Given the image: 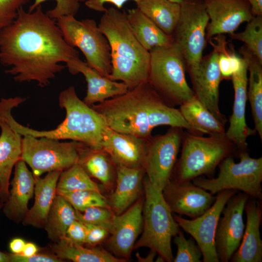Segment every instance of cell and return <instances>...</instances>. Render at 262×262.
<instances>
[{
  "label": "cell",
  "mask_w": 262,
  "mask_h": 262,
  "mask_svg": "<svg viewBox=\"0 0 262 262\" xmlns=\"http://www.w3.org/2000/svg\"><path fill=\"white\" fill-rule=\"evenodd\" d=\"M56 194L62 196L74 208L83 212L92 207H102L110 208L108 199L101 192L91 190H84L73 192H57Z\"/></svg>",
  "instance_id": "obj_37"
},
{
  "label": "cell",
  "mask_w": 262,
  "mask_h": 262,
  "mask_svg": "<svg viewBox=\"0 0 262 262\" xmlns=\"http://www.w3.org/2000/svg\"><path fill=\"white\" fill-rule=\"evenodd\" d=\"M195 95L205 107L220 122L225 124L227 119L219 107V87L223 80L215 49L203 56L198 68L189 73Z\"/></svg>",
  "instance_id": "obj_16"
},
{
  "label": "cell",
  "mask_w": 262,
  "mask_h": 262,
  "mask_svg": "<svg viewBox=\"0 0 262 262\" xmlns=\"http://www.w3.org/2000/svg\"><path fill=\"white\" fill-rule=\"evenodd\" d=\"M26 243L25 241L22 238H14L9 244L10 250L12 253L16 254H21Z\"/></svg>",
  "instance_id": "obj_46"
},
{
  "label": "cell",
  "mask_w": 262,
  "mask_h": 262,
  "mask_svg": "<svg viewBox=\"0 0 262 262\" xmlns=\"http://www.w3.org/2000/svg\"><path fill=\"white\" fill-rule=\"evenodd\" d=\"M174 243L177 246V251L173 259L174 262H201L202 254L199 246L193 238L186 239L181 229L174 237Z\"/></svg>",
  "instance_id": "obj_39"
},
{
  "label": "cell",
  "mask_w": 262,
  "mask_h": 262,
  "mask_svg": "<svg viewBox=\"0 0 262 262\" xmlns=\"http://www.w3.org/2000/svg\"><path fill=\"white\" fill-rule=\"evenodd\" d=\"M179 110L185 120L198 133L209 135L225 133V125L218 121L195 95L180 105Z\"/></svg>",
  "instance_id": "obj_32"
},
{
  "label": "cell",
  "mask_w": 262,
  "mask_h": 262,
  "mask_svg": "<svg viewBox=\"0 0 262 262\" xmlns=\"http://www.w3.org/2000/svg\"><path fill=\"white\" fill-rule=\"evenodd\" d=\"M169 0L174 2L178 3L180 4L183 1V0Z\"/></svg>",
  "instance_id": "obj_52"
},
{
  "label": "cell",
  "mask_w": 262,
  "mask_h": 262,
  "mask_svg": "<svg viewBox=\"0 0 262 262\" xmlns=\"http://www.w3.org/2000/svg\"><path fill=\"white\" fill-rule=\"evenodd\" d=\"M76 219L81 222L101 226L108 229L110 233L116 216L111 209L98 206L88 208L83 212L76 210Z\"/></svg>",
  "instance_id": "obj_38"
},
{
  "label": "cell",
  "mask_w": 262,
  "mask_h": 262,
  "mask_svg": "<svg viewBox=\"0 0 262 262\" xmlns=\"http://www.w3.org/2000/svg\"><path fill=\"white\" fill-rule=\"evenodd\" d=\"M38 252V247L34 243L29 242L26 243L22 253V255L26 257L31 256Z\"/></svg>",
  "instance_id": "obj_48"
},
{
  "label": "cell",
  "mask_w": 262,
  "mask_h": 262,
  "mask_svg": "<svg viewBox=\"0 0 262 262\" xmlns=\"http://www.w3.org/2000/svg\"><path fill=\"white\" fill-rule=\"evenodd\" d=\"M146 139L119 132L108 127L101 148L110 156L116 166L130 168L143 166Z\"/></svg>",
  "instance_id": "obj_21"
},
{
  "label": "cell",
  "mask_w": 262,
  "mask_h": 262,
  "mask_svg": "<svg viewBox=\"0 0 262 262\" xmlns=\"http://www.w3.org/2000/svg\"><path fill=\"white\" fill-rule=\"evenodd\" d=\"M0 196L4 203L9 195V180L13 167L21 159L22 138L0 115Z\"/></svg>",
  "instance_id": "obj_25"
},
{
  "label": "cell",
  "mask_w": 262,
  "mask_h": 262,
  "mask_svg": "<svg viewBox=\"0 0 262 262\" xmlns=\"http://www.w3.org/2000/svg\"><path fill=\"white\" fill-rule=\"evenodd\" d=\"M29 0H0V32L16 18L18 11Z\"/></svg>",
  "instance_id": "obj_41"
},
{
  "label": "cell",
  "mask_w": 262,
  "mask_h": 262,
  "mask_svg": "<svg viewBox=\"0 0 262 262\" xmlns=\"http://www.w3.org/2000/svg\"><path fill=\"white\" fill-rule=\"evenodd\" d=\"M155 262H165V261H164V259L162 257L158 255V257L156 259Z\"/></svg>",
  "instance_id": "obj_51"
},
{
  "label": "cell",
  "mask_w": 262,
  "mask_h": 262,
  "mask_svg": "<svg viewBox=\"0 0 262 262\" xmlns=\"http://www.w3.org/2000/svg\"><path fill=\"white\" fill-rule=\"evenodd\" d=\"M90 106L102 117L108 127L119 132L147 138L154 128L168 125L198 133L179 109L168 105L148 82Z\"/></svg>",
  "instance_id": "obj_2"
},
{
  "label": "cell",
  "mask_w": 262,
  "mask_h": 262,
  "mask_svg": "<svg viewBox=\"0 0 262 262\" xmlns=\"http://www.w3.org/2000/svg\"><path fill=\"white\" fill-rule=\"evenodd\" d=\"M66 43L79 49L86 63L107 77L112 70L111 49L108 41L93 19H77L68 15L56 20Z\"/></svg>",
  "instance_id": "obj_9"
},
{
  "label": "cell",
  "mask_w": 262,
  "mask_h": 262,
  "mask_svg": "<svg viewBox=\"0 0 262 262\" xmlns=\"http://www.w3.org/2000/svg\"><path fill=\"white\" fill-rule=\"evenodd\" d=\"M249 196L241 192L228 200L220 217L215 235V249L219 262L230 261L238 248L245 228L243 219L246 202Z\"/></svg>",
  "instance_id": "obj_14"
},
{
  "label": "cell",
  "mask_w": 262,
  "mask_h": 262,
  "mask_svg": "<svg viewBox=\"0 0 262 262\" xmlns=\"http://www.w3.org/2000/svg\"><path fill=\"white\" fill-rule=\"evenodd\" d=\"M10 262H61L63 260L52 253H36L26 257L21 254L9 253Z\"/></svg>",
  "instance_id": "obj_43"
},
{
  "label": "cell",
  "mask_w": 262,
  "mask_h": 262,
  "mask_svg": "<svg viewBox=\"0 0 262 262\" xmlns=\"http://www.w3.org/2000/svg\"><path fill=\"white\" fill-rule=\"evenodd\" d=\"M84 190L100 192L98 185L78 163L61 172L57 184V192Z\"/></svg>",
  "instance_id": "obj_35"
},
{
  "label": "cell",
  "mask_w": 262,
  "mask_h": 262,
  "mask_svg": "<svg viewBox=\"0 0 262 262\" xmlns=\"http://www.w3.org/2000/svg\"><path fill=\"white\" fill-rule=\"evenodd\" d=\"M78 164L91 178L98 180L108 193L113 191L116 166L105 150L84 144L80 151Z\"/></svg>",
  "instance_id": "obj_27"
},
{
  "label": "cell",
  "mask_w": 262,
  "mask_h": 262,
  "mask_svg": "<svg viewBox=\"0 0 262 262\" xmlns=\"http://www.w3.org/2000/svg\"><path fill=\"white\" fill-rule=\"evenodd\" d=\"M251 5L253 16H262V0H247Z\"/></svg>",
  "instance_id": "obj_47"
},
{
  "label": "cell",
  "mask_w": 262,
  "mask_h": 262,
  "mask_svg": "<svg viewBox=\"0 0 262 262\" xmlns=\"http://www.w3.org/2000/svg\"><path fill=\"white\" fill-rule=\"evenodd\" d=\"M162 194L172 213L192 219L203 214L215 200L213 195L192 181L178 183L170 179L162 190Z\"/></svg>",
  "instance_id": "obj_15"
},
{
  "label": "cell",
  "mask_w": 262,
  "mask_h": 262,
  "mask_svg": "<svg viewBox=\"0 0 262 262\" xmlns=\"http://www.w3.org/2000/svg\"><path fill=\"white\" fill-rule=\"evenodd\" d=\"M215 40L214 43L211 39L209 42L217 53L218 63L223 79H231L233 74L241 67L243 57H240L235 52L233 46H228L226 36L219 34L212 38Z\"/></svg>",
  "instance_id": "obj_34"
},
{
  "label": "cell",
  "mask_w": 262,
  "mask_h": 262,
  "mask_svg": "<svg viewBox=\"0 0 262 262\" xmlns=\"http://www.w3.org/2000/svg\"><path fill=\"white\" fill-rule=\"evenodd\" d=\"M252 198L247 200L244 211L246 214V223L241 244L233 254L232 262H262V241L260 225L262 218V203Z\"/></svg>",
  "instance_id": "obj_23"
},
{
  "label": "cell",
  "mask_w": 262,
  "mask_h": 262,
  "mask_svg": "<svg viewBox=\"0 0 262 262\" xmlns=\"http://www.w3.org/2000/svg\"><path fill=\"white\" fill-rule=\"evenodd\" d=\"M209 21L203 0H183L172 37L183 56L189 73L198 68L203 57Z\"/></svg>",
  "instance_id": "obj_10"
},
{
  "label": "cell",
  "mask_w": 262,
  "mask_h": 262,
  "mask_svg": "<svg viewBox=\"0 0 262 262\" xmlns=\"http://www.w3.org/2000/svg\"><path fill=\"white\" fill-rule=\"evenodd\" d=\"M126 13L133 34L146 50L149 51L173 43L172 36L163 32L137 7L128 10Z\"/></svg>",
  "instance_id": "obj_28"
},
{
  "label": "cell",
  "mask_w": 262,
  "mask_h": 262,
  "mask_svg": "<svg viewBox=\"0 0 262 262\" xmlns=\"http://www.w3.org/2000/svg\"><path fill=\"white\" fill-rule=\"evenodd\" d=\"M86 235V228L81 221L76 220L69 226L66 237L71 241L81 245H84Z\"/></svg>",
  "instance_id": "obj_44"
},
{
  "label": "cell",
  "mask_w": 262,
  "mask_h": 262,
  "mask_svg": "<svg viewBox=\"0 0 262 262\" xmlns=\"http://www.w3.org/2000/svg\"><path fill=\"white\" fill-rule=\"evenodd\" d=\"M56 20L41 4L26 12L19 8L16 19L0 32V62L10 68L5 72L19 82L35 81L44 87L79 53L65 41Z\"/></svg>",
  "instance_id": "obj_1"
},
{
  "label": "cell",
  "mask_w": 262,
  "mask_h": 262,
  "mask_svg": "<svg viewBox=\"0 0 262 262\" xmlns=\"http://www.w3.org/2000/svg\"><path fill=\"white\" fill-rule=\"evenodd\" d=\"M14 177L3 212L11 220L18 222L23 220L28 211V203L34 195L35 178L21 159L15 165Z\"/></svg>",
  "instance_id": "obj_24"
},
{
  "label": "cell",
  "mask_w": 262,
  "mask_h": 262,
  "mask_svg": "<svg viewBox=\"0 0 262 262\" xmlns=\"http://www.w3.org/2000/svg\"><path fill=\"white\" fill-rule=\"evenodd\" d=\"M150 52L148 82L169 105H181L195 93L185 78L186 66L179 48L173 43L153 49Z\"/></svg>",
  "instance_id": "obj_7"
},
{
  "label": "cell",
  "mask_w": 262,
  "mask_h": 262,
  "mask_svg": "<svg viewBox=\"0 0 262 262\" xmlns=\"http://www.w3.org/2000/svg\"><path fill=\"white\" fill-rule=\"evenodd\" d=\"M86 0H77L79 2L80 1H85Z\"/></svg>",
  "instance_id": "obj_54"
},
{
  "label": "cell",
  "mask_w": 262,
  "mask_h": 262,
  "mask_svg": "<svg viewBox=\"0 0 262 262\" xmlns=\"http://www.w3.org/2000/svg\"><path fill=\"white\" fill-rule=\"evenodd\" d=\"M243 56V64L231 76L234 90L232 114L229 118V125L225 134L228 138L240 149L247 146V138L254 135L255 130L249 128L246 121V106L247 100L248 60L246 55L240 50Z\"/></svg>",
  "instance_id": "obj_19"
},
{
  "label": "cell",
  "mask_w": 262,
  "mask_h": 262,
  "mask_svg": "<svg viewBox=\"0 0 262 262\" xmlns=\"http://www.w3.org/2000/svg\"><path fill=\"white\" fill-rule=\"evenodd\" d=\"M23 136L20 159L30 166L34 178L46 172H62L78 163L84 145L75 141L61 142L46 137Z\"/></svg>",
  "instance_id": "obj_11"
},
{
  "label": "cell",
  "mask_w": 262,
  "mask_h": 262,
  "mask_svg": "<svg viewBox=\"0 0 262 262\" xmlns=\"http://www.w3.org/2000/svg\"><path fill=\"white\" fill-rule=\"evenodd\" d=\"M83 224L86 231L85 244L90 247L101 244L108 239L110 235L109 230L104 227L91 224Z\"/></svg>",
  "instance_id": "obj_42"
},
{
  "label": "cell",
  "mask_w": 262,
  "mask_h": 262,
  "mask_svg": "<svg viewBox=\"0 0 262 262\" xmlns=\"http://www.w3.org/2000/svg\"><path fill=\"white\" fill-rule=\"evenodd\" d=\"M76 220L74 208L56 194L44 226L49 238L55 243L65 237L68 228Z\"/></svg>",
  "instance_id": "obj_33"
},
{
  "label": "cell",
  "mask_w": 262,
  "mask_h": 262,
  "mask_svg": "<svg viewBox=\"0 0 262 262\" xmlns=\"http://www.w3.org/2000/svg\"><path fill=\"white\" fill-rule=\"evenodd\" d=\"M182 129L171 127L165 134L146 139L143 167L147 177L162 191L171 179L183 135Z\"/></svg>",
  "instance_id": "obj_12"
},
{
  "label": "cell",
  "mask_w": 262,
  "mask_h": 262,
  "mask_svg": "<svg viewBox=\"0 0 262 262\" xmlns=\"http://www.w3.org/2000/svg\"><path fill=\"white\" fill-rule=\"evenodd\" d=\"M130 0H86L85 1V4L87 7L98 12H104L107 8L105 7V3H109L112 4L116 8L121 9L124 4ZM135 2L139 1L140 0H131Z\"/></svg>",
  "instance_id": "obj_45"
},
{
  "label": "cell",
  "mask_w": 262,
  "mask_h": 262,
  "mask_svg": "<svg viewBox=\"0 0 262 262\" xmlns=\"http://www.w3.org/2000/svg\"><path fill=\"white\" fill-rule=\"evenodd\" d=\"M233 39L242 41L262 64V16H254L243 32L229 34Z\"/></svg>",
  "instance_id": "obj_36"
},
{
  "label": "cell",
  "mask_w": 262,
  "mask_h": 262,
  "mask_svg": "<svg viewBox=\"0 0 262 262\" xmlns=\"http://www.w3.org/2000/svg\"><path fill=\"white\" fill-rule=\"evenodd\" d=\"M210 135L205 137L191 132L183 133L181 155L171 180L181 183L203 175L211 178L221 162L231 156L235 145L225 133Z\"/></svg>",
  "instance_id": "obj_5"
},
{
  "label": "cell",
  "mask_w": 262,
  "mask_h": 262,
  "mask_svg": "<svg viewBox=\"0 0 262 262\" xmlns=\"http://www.w3.org/2000/svg\"><path fill=\"white\" fill-rule=\"evenodd\" d=\"M0 262H10L9 253L0 251Z\"/></svg>",
  "instance_id": "obj_50"
},
{
  "label": "cell",
  "mask_w": 262,
  "mask_h": 262,
  "mask_svg": "<svg viewBox=\"0 0 262 262\" xmlns=\"http://www.w3.org/2000/svg\"><path fill=\"white\" fill-rule=\"evenodd\" d=\"M59 104L65 109L66 117L51 130L37 131L24 126L15 120L11 113H8L5 119L21 136L29 135L59 140L70 139L91 147L101 148L108 127L97 112L79 98L74 86H70L61 92Z\"/></svg>",
  "instance_id": "obj_4"
},
{
  "label": "cell",
  "mask_w": 262,
  "mask_h": 262,
  "mask_svg": "<svg viewBox=\"0 0 262 262\" xmlns=\"http://www.w3.org/2000/svg\"><path fill=\"white\" fill-rule=\"evenodd\" d=\"M66 66L72 74L80 73L85 77L87 92L83 101L88 106L121 95L129 90L124 82L113 81L102 75L79 57L67 62Z\"/></svg>",
  "instance_id": "obj_20"
},
{
  "label": "cell",
  "mask_w": 262,
  "mask_h": 262,
  "mask_svg": "<svg viewBox=\"0 0 262 262\" xmlns=\"http://www.w3.org/2000/svg\"><path fill=\"white\" fill-rule=\"evenodd\" d=\"M238 191L228 189L217 193L212 206L201 215L191 220L173 213L180 229L189 233L200 247L202 262H219L215 246V235L223 209L231 197Z\"/></svg>",
  "instance_id": "obj_13"
},
{
  "label": "cell",
  "mask_w": 262,
  "mask_h": 262,
  "mask_svg": "<svg viewBox=\"0 0 262 262\" xmlns=\"http://www.w3.org/2000/svg\"><path fill=\"white\" fill-rule=\"evenodd\" d=\"M247 56V98L250 104L255 125V131L262 139V64L246 47L240 49Z\"/></svg>",
  "instance_id": "obj_30"
},
{
  "label": "cell",
  "mask_w": 262,
  "mask_h": 262,
  "mask_svg": "<svg viewBox=\"0 0 262 262\" xmlns=\"http://www.w3.org/2000/svg\"><path fill=\"white\" fill-rule=\"evenodd\" d=\"M209 17L206 36L210 40L214 36L231 34L245 22L254 16L247 0H203Z\"/></svg>",
  "instance_id": "obj_18"
},
{
  "label": "cell",
  "mask_w": 262,
  "mask_h": 262,
  "mask_svg": "<svg viewBox=\"0 0 262 262\" xmlns=\"http://www.w3.org/2000/svg\"><path fill=\"white\" fill-rule=\"evenodd\" d=\"M240 161L235 163L229 156L219 164V172L215 178L198 177L192 182L214 195L228 189L241 191L249 196L262 199V157L252 158L246 151L239 154Z\"/></svg>",
  "instance_id": "obj_8"
},
{
  "label": "cell",
  "mask_w": 262,
  "mask_h": 262,
  "mask_svg": "<svg viewBox=\"0 0 262 262\" xmlns=\"http://www.w3.org/2000/svg\"><path fill=\"white\" fill-rule=\"evenodd\" d=\"M98 26L111 49L112 70L108 78L121 81L129 90L148 82L150 52L133 34L126 12L113 7L107 9Z\"/></svg>",
  "instance_id": "obj_3"
},
{
  "label": "cell",
  "mask_w": 262,
  "mask_h": 262,
  "mask_svg": "<svg viewBox=\"0 0 262 262\" xmlns=\"http://www.w3.org/2000/svg\"><path fill=\"white\" fill-rule=\"evenodd\" d=\"M2 203H2V202L1 200V198H0V208L1 207Z\"/></svg>",
  "instance_id": "obj_53"
},
{
  "label": "cell",
  "mask_w": 262,
  "mask_h": 262,
  "mask_svg": "<svg viewBox=\"0 0 262 262\" xmlns=\"http://www.w3.org/2000/svg\"><path fill=\"white\" fill-rule=\"evenodd\" d=\"M61 172L52 171L43 178H34V202L23 219L25 225L44 227L56 195L57 184Z\"/></svg>",
  "instance_id": "obj_26"
},
{
  "label": "cell",
  "mask_w": 262,
  "mask_h": 262,
  "mask_svg": "<svg viewBox=\"0 0 262 262\" xmlns=\"http://www.w3.org/2000/svg\"><path fill=\"white\" fill-rule=\"evenodd\" d=\"M53 254L62 260L74 262H125L101 247H85L66 237L51 246Z\"/></svg>",
  "instance_id": "obj_29"
},
{
  "label": "cell",
  "mask_w": 262,
  "mask_h": 262,
  "mask_svg": "<svg viewBox=\"0 0 262 262\" xmlns=\"http://www.w3.org/2000/svg\"><path fill=\"white\" fill-rule=\"evenodd\" d=\"M145 175L143 166H116L115 186L108 198L110 208L116 215L123 213L141 197Z\"/></svg>",
  "instance_id": "obj_22"
},
{
  "label": "cell",
  "mask_w": 262,
  "mask_h": 262,
  "mask_svg": "<svg viewBox=\"0 0 262 262\" xmlns=\"http://www.w3.org/2000/svg\"><path fill=\"white\" fill-rule=\"evenodd\" d=\"M143 189L142 233L133 250L147 247L155 251L165 262H173L171 240L180 228L165 201L162 191L155 188L147 177L144 178Z\"/></svg>",
  "instance_id": "obj_6"
},
{
  "label": "cell",
  "mask_w": 262,
  "mask_h": 262,
  "mask_svg": "<svg viewBox=\"0 0 262 262\" xmlns=\"http://www.w3.org/2000/svg\"><path fill=\"white\" fill-rule=\"evenodd\" d=\"M157 253L154 250L150 249L148 254L145 258L140 256L139 253H136V257L138 262H152Z\"/></svg>",
  "instance_id": "obj_49"
},
{
  "label": "cell",
  "mask_w": 262,
  "mask_h": 262,
  "mask_svg": "<svg viewBox=\"0 0 262 262\" xmlns=\"http://www.w3.org/2000/svg\"><path fill=\"white\" fill-rule=\"evenodd\" d=\"M47 0H35L31 5L28 12H33L37 6ZM56 2L55 7L48 10L46 14L50 18L56 20L58 18L68 15L75 16L80 8V3L77 0H54Z\"/></svg>",
  "instance_id": "obj_40"
},
{
  "label": "cell",
  "mask_w": 262,
  "mask_h": 262,
  "mask_svg": "<svg viewBox=\"0 0 262 262\" xmlns=\"http://www.w3.org/2000/svg\"><path fill=\"white\" fill-rule=\"evenodd\" d=\"M136 4L160 29L172 36L180 17V4L169 0H140Z\"/></svg>",
  "instance_id": "obj_31"
},
{
  "label": "cell",
  "mask_w": 262,
  "mask_h": 262,
  "mask_svg": "<svg viewBox=\"0 0 262 262\" xmlns=\"http://www.w3.org/2000/svg\"><path fill=\"white\" fill-rule=\"evenodd\" d=\"M144 197L141 196L122 213L116 215L113 227L106 242L115 257L128 261L143 229Z\"/></svg>",
  "instance_id": "obj_17"
}]
</instances>
